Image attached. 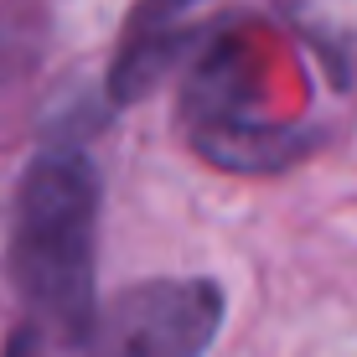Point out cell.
Returning a JSON list of instances; mask_svg holds the SVG:
<instances>
[{"instance_id": "cell-1", "label": "cell", "mask_w": 357, "mask_h": 357, "mask_svg": "<svg viewBox=\"0 0 357 357\" xmlns=\"http://www.w3.org/2000/svg\"><path fill=\"white\" fill-rule=\"evenodd\" d=\"M98 166L83 140H47L31 155L10 218V280L42 326L89 342L98 321Z\"/></svg>"}, {"instance_id": "cell-2", "label": "cell", "mask_w": 357, "mask_h": 357, "mask_svg": "<svg viewBox=\"0 0 357 357\" xmlns=\"http://www.w3.org/2000/svg\"><path fill=\"white\" fill-rule=\"evenodd\" d=\"M228 295L218 280H145L98 305L83 357H207Z\"/></svg>"}, {"instance_id": "cell-3", "label": "cell", "mask_w": 357, "mask_h": 357, "mask_svg": "<svg viewBox=\"0 0 357 357\" xmlns=\"http://www.w3.org/2000/svg\"><path fill=\"white\" fill-rule=\"evenodd\" d=\"M197 6H202V0H140L125 42H181V21H187Z\"/></svg>"}, {"instance_id": "cell-4", "label": "cell", "mask_w": 357, "mask_h": 357, "mask_svg": "<svg viewBox=\"0 0 357 357\" xmlns=\"http://www.w3.org/2000/svg\"><path fill=\"white\" fill-rule=\"evenodd\" d=\"M6 357H42V337L26 326V331H16V337L6 342Z\"/></svg>"}]
</instances>
